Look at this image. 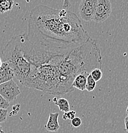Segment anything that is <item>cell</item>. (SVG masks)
Masks as SVG:
<instances>
[{
  "label": "cell",
  "mask_w": 128,
  "mask_h": 133,
  "mask_svg": "<svg viewBox=\"0 0 128 133\" xmlns=\"http://www.w3.org/2000/svg\"><path fill=\"white\" fill-rule=\"evenodd\" d=\"M26 34L34 46L51 56L71 52L91 38L75 13L42 5L30 12Z\"/></svg>",
  "instance_id": "6da1fadb"
},
{
  "label": "cell",
  "mask_w": 128,
  "mask_h": 133,
  "mask_svg": "<svg viewBox=\"0 0 128 133\" xmlns=\"http://www.w3.org/2000/svg\"><path fill=\"white\" fill-rule=\"evenodd\" d=\"M47 62L56 72L59 95L74 90L72 83L78 74L82 72L90 74L94 69L102 67L101 51L97 41L92 38L71 52L54 55Z\"/></svg>",
  "instance_id": "7a4b0ae2"
},
{
  "label": "cell",
  "mask_w": 128,
  "mask_h": 133,
  "mask_svg": "<svg viewBox=\"0 0 128 133\" xmlns=\"http://www.w3.org/2000/svg\"><path fill=\"white\" fill-rule=\"evenodd\" d=\"M2 55L3 62L9 65L15 77L22 84L31 70V64L24 55L22 35L12 37L3 49Z\"/></svg>",
  "instance_id": "3957f363"
},
{
  "label": "cell",
  "mask_w": 128,
  "mask_h": 133,
  "mask_svg": "<svg viewBox=\"0 0 128 133\" xmlns=\"http://www.w3.org/2000/svg\"><path fill=\"white\" fill-rule=\"evenodd\" d=\"M111 3L109 0H96L93 17L96 23H102L107 20L111 13Z\"/></svg>",
  "instance_id": "277c9868"
},
{
  "label": "cell",
  "mask_w": 128,
  "mask_h": 133,
  "mask_svg": "<svg viewBox=\"0 0 128 133\" xmlns=\"http://www.w3.org/2000/svg\"><path fill=\"white\" fill-rule=\"evenodd\" d=\"M20 94L19 86L13 79L0 84V95L9 103L14 101Z\"/></svg>",
  "instance_id": "5b68a950"
},
{
  "label": "cell",
  "mask_w": 128,
  "mask_h": 133,
  "mask_svg": "<svg viewBox=\"0 0 128 133\" xmlns=\"http://www.w3.org/2000/svg\"><path fill=\"white\" fill-rule=\"evenodd\" d=\"M96 0H82L78 5V15L83 21L89 22L93 21V17Z\"/></svg>",
  "instance_id": "8992f818"
},
{
  "label": "cell",
  "mask_w": 128,
  "mask_h": 133,
  "mask_svg": "<svg viewBox=\"0 0 128 133\" xmlns=\"http://www.w3.org/2000/svg\"><path fill=\"white\" fill-rule=\"evenodd\" d=\"M14 77V73L9 65L3 62L2 65L0 68V84L13 79Z\"/></svg>",
  "instance_id": "52a82bcc"
},
{
  "label": "cell",
  "mask_w": 128,
  "mask_h": 133,
  "mask_svg": "<svg viewBox=\"0 0 128 133\" xmlns=\"http://www.w3.org/2000/svg\"><path fill=\"white\" fill-rule=\"evenodd\" d=\"M59 113H50L49 115V119L45 124V127L49 132H57L60 128V125L59 124L58 118Z\"/></svg>",
  "instance_id": "ba28073f"
},
{
  "label": "cell",
  "mask_w": 128,
  "mask_h": 133,
  "mask_svg": "<svg viewBox=\"0 0 128 133\" xmlns=\"http://www.w3.org/2000/svg\"><path fill=\"white\" fill-rule=\"evenodd\" d=\"M89 74L87 72H82L78 74L73 80L72 83V88H77L80 91H84L86 87L87 79Z\"/></svg>",
  "instance_id": "9c48e42d"
},
{
  "label": "cell",
  "mask_w": 128,
  "mask_h": 133,
  "mask_svg": "<svg viewBox=\"0 0 128 133\" xmlns=\"http://www.w3.org/2000/svg\"><path fill=\"white\" fill-rule=\"evenodd\" d=\"M54 103L56 106H58L59 109L61 111L64 113L70 111V104L67 99L64 98H60V99H57V101Z\"/></svg>",
  "instance_id": "30bf717a"
},
{
  "label": "cell",
  "mask_w": 128,
  "mask_h": 133,
  "mask_svg": "<svg viewBox=\"0 0 128 133\" xmlns=\"http://www.w3.org/2000/svg\"><path fill=\"white\" fill-rule=\"evenodd\" d=\"M14 1L12 0H3L0 1V13L4 14L5 12L11 10L13 6Z\"/></svg>",
  "instance_id": "8fae6325"
},
{
  "label": "cell",
  "mask_w": 128,
  "mask_h": 133,
  "mask_svg": "<svg viewBox=\"0 0 128 133\" xmlns=\"http://www.w3.org/2000/svg\"><path fill=\"white\" fill-rule=\"evenodd\" d=\"M96 87V82L93 79V77H91V74H89L87 79L86 87H85V90L88 91H92L95 89Z\"/></svg>",
  "instance_id": "7c38bea8"
},
{
  "label": "cell",
  "mask_w": 128,
  "mask_h": 133,
  "mask_svg": "<svg viewBox=\"0 0 128 133\" xmlns=\"http://www.w3.org/2000/svg\"><path fill=\"white\" fill-rule=\"evenodd\" d=\"M91 76L96 82L100 81L103 77V72L100 69H95L90 73Z\"/></svg>",
  "instance_id": "4fadbf2b"
},
{
  "label": "cell",
  "mask_w": 128,
  "mask_h": 133,
  "mask_svg": "<svg viewBox=\"0 0 128 133\" xmlns=\"http://www.w3.org/2000/svg\"><path fill=\"white\" fill-rule=\"evenodd\" d=\"M75 115H76L75 111H70L66 113H64V114L63 115V119L64 120H66L68 119L71 120L75 117Z\"/></svg>",
  "instance_id": "5bb4252c"
},
{
  "label": "cell",
  "mask_w": 128,
  "mask_h": 133,
  "mask_svg": "<svg viewBox=\"0 0 128 133\" xmlns=\"http://www.w3.org/2000/svg\"><path fill=\"white\" fill-rule=\"evenodd\" d=\"M10 106V103L0 95V109H7Z\"/></svg>",
  "instance_id": "9a60e30c"
},
{
  "label": "cell",
  "mask_w": 128,
  "mask_h": 133,
  "mask_svg": "<svg viewBox=\"0 0 128 133\" xmlns=\"http://www.w3.org/2000/svg\"><path fill=\"white\" fill-rule=\"evenodd\" d=\"M8 116L7 109H0V123L4 122L6 121Z\"/></svg>",
  "instance_id": "2e32d148"
},
{
  "label": "cell",
  "mask_w": 128,
  "mask_h": 133,
  "mask_svg": "<svg viewBox=\"0 0 128 133\" xmlns=\"http://www.w3.org/2000/svg\"><path fill=\"white\" fill-rule=\"evenodd\" d=\"M71 125H72L73 127L77 128L82 125V120H81L80 118L75 116L73 120H71Z\"/></svg>",
  "instance_id": "e0dca14e"
},
{
  "label": "cell",
  "mask_w": 128,
  "mask_h": 133,
  "mask_svg": "<svg viewBox=\"0 0 128 133\" xmlns=\"http://www.w3.org/2000/svg\"><path fill=\"white\" fill-rule=\"evenodd\" d=\"M20 105L19 104H17V105H15V106H13V107H12V112H11V114L10 115H16L17 113L19 112V109H20Z\"/></svg>",
  "instance_id": "ac0fdd59"
},
{
  "label": "cell",
  "mask_w": 128,
  "mask_h": 133,
  "mask_svg": "<svg viewBox=\"0 0 128 133\" xmlns=\"http://www.w3.org/2000/svg\"><path fill=\"white\" fill-rule=\"evenodd\" d=\"M124 124H125V128H126V131L128 132V116L125 118Z\"/></svg>",
  "instance_id": "d6986e66"
},
{
  "label": "cell",
  "mask_w": 128,
  "mask_h": 133,
  "mask_svg": "<svg viewBox=\"0 0 128 133\" xmlns=\"http://www.w3.org/2000/svg\"><path fill=\"white\" fill-rule=\"evenodd\" d=\"M0 133H5V132H4L3 129V127L2 126L0 125Z\"/></svg>",
  "instance_id": "ffe728a7"
},
{
  "label": "cell",
  "mask_w": 128,
  "mask_h": 133,
  "mask_svg": "<svg viewBox=\"0 0 128 133\" xmlns=\"http://www.w3.org/2000/svg\"><path fill=\"white\" fill-rule=\"evenodd\" d=\"M2 63H3V62H2V59H1V58H0V68H1V65H2Z\"/></svg>",
  "instance_id": "44dd1931"
},
{
  "label": "cell",
  "mask_w": 128,
  "mask_h": 133,
  "mask_svg": "<svg viewBox=\"0 0 128 133\" xmlns=\"http://www.w3.org/2000/svg\"><path fill=\"white\" fill-rule=\"evenodd\" d=\"M126 114H127V115L128 116V106L127 107V109H126Z\"/></svg>",
  "instance_id": "7402d4cb"
}]
</instances>
